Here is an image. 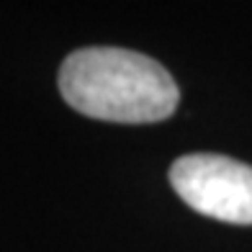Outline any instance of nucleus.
<instances>
[{"mask_svg":"<svg viewBox=\"0 0 252 252\" xmlns=\"http://www.w3.org/2000/svg\"><path fill=\"white\" fill-rule=\"evenodd\" d=\"M62 98L83 116L116 124H155L170 119L180 90L152 57L119 47L72 52L60 70Z\"/></svg>","mask_w":252,"mask_h":252,"instance_id":"obj_1","label":"nucleus"},{"mask_svg":"<svg viewBox=\"0 0 252 252\" xmlns=\"http://www.w3.org/2000/svg\"><path fill=\"white\" fill-rule=\"evenodd\" d=\"M170 186L203 216L252 224V165L226 155H186L170 167Z\"/></svg>","mask_w":252,"mask_h":252,"instance_id":"obj_2","label":"nucleus"}]
</instances>
